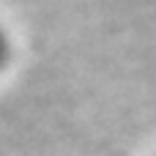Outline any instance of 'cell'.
<instances>
[{"label": "cell", "instance_id": "cell-1", "mask_svg": "<svg viewBox=\"0 0 156 156\" xmlns=\"http://www.w3.org/2000/svg\"><path fill=\"white\" fill-rule=\"evenodd\" d=\"M8 60H11V38L3 30V25H0V71L8 66Z\"/></svg>", "mask_w": 156, "mask_h": 156}]
</instances>
